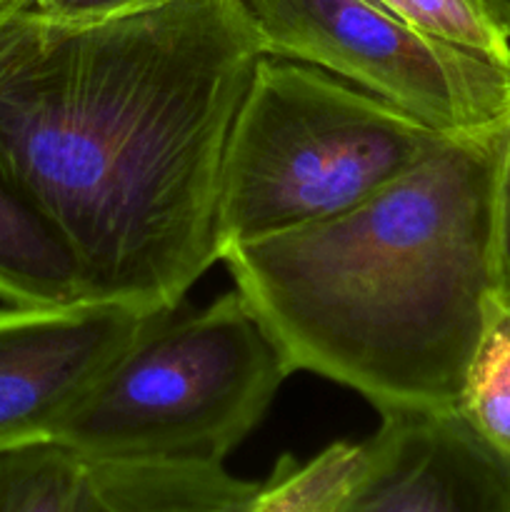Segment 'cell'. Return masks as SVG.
Here are the masks:
<instances>
[{"mask_svg": "<svg viewBox=\"0 0 510 512\" xmlns=\"http://www.w3.org/2000/svg\"><path fill=\"white\" fill-rule=\"evenodd\" d=\"M263 55L240 0L95 23L0 10V178L65 245L83 298L175 310L218 263L220 165Z\"/></svg>", "mask_w": 510, "mask_h": 512, "instance_id": "1", "label": "cell"}, {"mask_svg": "<svg viewBox=\"0 0 510 512\" xmlns=\"http://www.w3.org/2000/svg\"><path fill=\"white\" fill-rule=\"evenodd\" d=\"M505 130L448 135L355 208L223 250L293 373L345 385L380 415L458 410L493 298Z\"/></svg>", "mask_w": 510, "mask_h": 512, "instance_id": "2", "label": "cell"}, {"mask_svg": "<svg viewBox=\"0 0 510 512\" xmlns=\"http://www.w3.org/2000/svg\"><path fill=\"white\" fill-rule=\"evenodd\" d=\"M445 138L325 70L263 55L220 165V255L355 208Z\"/></svg>", "mask_w": 510, "mask_h": 512, "instance_id": "3", "label": "cell"}, {"mask_svg": "<svg viewBox=\"0 0 510 512\" xmlns=\"http://www.w3.org/2000/svg\"><path fill=\"white\" fill-rule=\"evenodd\" d=\"M293 375L278 340L233 290L158 315L60 425L53 443L90 460L225 463Z\"/></svg>", "mask_w": 510, "mask_h": 512, "instance_id": "4", "label": "cell"}, {"mask_svg": "<svg viewBox=\"0 0 510 512\" xmlns=\"http://www.w3.org/2000/svg\"><path fill=\"white\" fill-rule=\"evenodd\" d=\"M265 55L325 70L445 135L510 123V60L415 28L380 0H240Z\"/></svg>", "mask_w": 510, "mask_h": 512, "instance_id": "5", "label": "cell"}, {"mask_svg": "<svg viewBox=\"0 0 510 512\" xmlns=\"http://www.w3.org/2000/svg\"><path fill=\"white\" fill-rule=\"evenodd\" d=\"M310 463L320 512H510V465L460 410L385 413L370 438Z\"/></svg>", "mask_w": 510, "mask_h": 512, "instance_id": "6", "label": "cell"}, {"mask_svg": "<svg viewBox=\"0 0 510 512\" xmlns=\"http://www.w3.org/2000/svg\"><path fill=\"white\" fill-rule=\"evenodd\" d=\"M163 313L95 298L0 305V455L53 443L90 388Z\"/></svg>", "mask_w": 510, "mask_h": 512, "instance_id": "7", "label": "cell"}, {"mask_svg": "<svg viewBox=\"0 0 510 512\" xmlns=\"http://www.w3.org/2000/svg\"><path fill=\"white\" fill-rule=\"evenodd\" d=\"M73 512H258L263 480L235 478L225 463L78 458Z\"/></svg>", "mask_w": 510, "mask_h": 512, "instance_id": "8", "label": "cell"}, {"mask_svg": "<svg viewBox=\"0 0 510 512\" xmlns=\"http://www.w3.org/2000/svg\"><path fill=\"white\" fill-rule=\"evenodd\" d=\"M83 298L75 260L48 223L0 178V300L60 305Z\"/></svg>", "mask_w": 510, "mask_h": 512, "instance_id": "9", "label": "cell"}, {"mask_svg": "<svg viewBox=\"0 0 510 512\" xmlns=\"http://www.w3.org/2000/svg\"><path fill=\"white\" fill-rule=\"evenodd\" d=\"M460 415L510 465V305L490 298L460 393Z\"/></svg>", "mask_w": 510, "mask_h": 512, "instance_id": "10", "label": "cell"}, {"mask_svg": "<svg viewBox=\"0 0 510 512\" xmlns=\"http://www.w3.org/2000/svg\"><path fill=\"white\" fill-rule=\"evenodd\" d=\"M78 455L55 443L0 455V512H73Z\"/></svg>", "mask_w": 510, "mask_h": 512, "instance_id": "11", "label": "cell"}, {"mask_svg": "<svg viewBox=\"0 0 510 512\" xmlns=\"http://www.w3.org/2000/svg\"><path fill=\"white\" fill-rule=\"evenodd\" d=\"M393 13L438 38L510 60V38L470 0H380Z\"/></svg>", "mask_w": 510, "mask_h": 512, "instance_id": "12", "label": "cell"}, {"mask_svg": "<svg viewBox=\"0 0 510 512\" xmlns=\"http://www.w3.org/2000/svg\"><path fill=\"white\" fill-rule=\"evenodd\" d=\"M493 300L510 305V123L493 193Z\"/></svg>", "mask_w": 510, "mask_h": 512, "instance_id": "13", "label": "cell"}, {"mask_svg": "<svg viewBox=\"0 0 510 512\" xmlns=\"http://www.w3.org/2000/svg\"><path fill=\"white\" fill-rule=\"evenodd\" d=\"M165 0H10V5L58 23H95L115 15L135 13Z\"/></svg>", "mask_w": 510, "mask_h": 512, "instance_id": "14", "label": "cell"}, {"mask_svg": "<svg viewBox=\"0 0 510 512\" xmlns=\"http://www.w3.org/2000/svg\"><path fill=\"white\" fill-rule=\"evenodd\" d=\"M470 3L510 38V0H470Z\"/></svg>", "mask_w": 510, "mask_h": 512, "instance_id": "15", "label": "cell"}, {"mask_svg": "<svg viewBox=\"0 0 510 512\" xmlns=\"http://www.w3.org/2000/svg\"><path fill=\"white\" fill-rule=\"evenodd\" d=\"M8 3H10V0H0V10H3Z\"/></svg>", "mask_w": 510, "mask_h": 512, "instance_id": "16", "label": "cell"}]
</instances>
